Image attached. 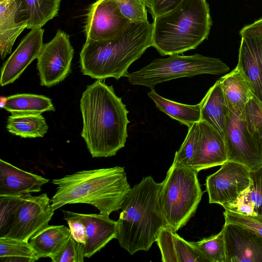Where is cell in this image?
<instances>
[{"instance_id": "obj_1", "label": "cell", "mask_w": 262, "mask_h": 262, "mask_svg": "<svg viewBox=\"0 0 262 262\" xmlns=\"http://www.w3.org/2000/svg\"><path fill=\"white\" fill-rule=\"evenodd\" d=\"M81 136L93 158L115 156L124 147L129 123L128 111L112 85L97 80L82 94Z\"/></svg>"}, {"instance_id": "obj_2", "label": "cell", "mask_w": 262, "mask_h": 262, "mask_svg": "<svg viewBox=\"0 0 262 262\" xmlns=\"http://www.w3.org/2000/svg\"><path fill=\"white\" fill-rule=\"evenodd\" d=\"M56 191L50 199L55 210L71 204L84 203L108 216L121 209L131 189L123 167L81 170L54 179Z\"/></svg>"}, {"instance_id": "obj_3", "label": "cell", "mask_w": 262, "mask_h": 262, "mask_svg": "<svg viewBox=\"0 0 262 262\" xmlns=\"http://www.w3.org/2000/svg\"><path fill=\"white\" fill-rule=\"evenodd\" d=\"M161 187V183L151 176L144 177L131 188L122 203L116 238L130 255L148 251L161 229L167 226L159 202Z\"/></svg>"}, {"instance_id": "obj_4", "label": "cell", "mask_w": 262, "mask_h": 262, "mask_svg": "<svg viewBox=\"0 0 262 262\" xmlns=\"http://www.w3.org/2000/svg\"><path fill=\"white\" fill-rule=\"evenodd\" d=\"M152 46V24L132 23L119 38L104 42L86 39L80 53L82 73L97 80L125 76L129 67Z\"/></svg>"}, {"instance_id": "obj_5", "label": "cell", "mask_w": 262, "mask_h": 262, "mask_svg": "<svg viewBox=\"0 0 262 262\" xmlns=\"http://www.w3.org/2000/svg\"><path fill=\"white\" fill-rule=\"evenodd\" d=\"M152 24V47L164 56L196 48L207 39L212 22L206 0H182Z\"/></svg>"}, {"instance_id": "obj_6", "label": "cell", "mask_w": 262, "mask_h": 262, "mask_svg": "<svg viewBox=\"0 0 262 262\" xmlns=\"http://www.w3.org/2000/svg\"><path fill=\"white\" fill-rule=\"evenodd\" d=\"M203 194L198 172L173 161L159 194L167 226L174 232L184 227L195 214Z\"/></svg>"}, {"instance_id": "obj_7", "label": "cell", "mask_w": 262, "mask_h": 262, "mask_svg": "<svg viewBox=\"0 0 262 262\" xmlns=\"http://www.w3.org/2000/svg\"><path fill=\"white\" fill-rule=\"evenodd\" d=\"M229 67L221 59L200 54L192 55H169L166 58H156L140 70L127 72L124 77L133 85H143L154 90L160 83L181 77H191L208 74L221 75Z\"/></svg>"}, {"instance_id": "obj_8", "label": "cell", "mask_w": 262, "mask_h": 262, "mask_svg": "<svg viewBox=\"0 0 262 262\" xmlns=\"http://www.w3.org/2000/svg\"><path fill=\"white\" fill-rule=\"evenodd\" d=\"M55 210L47 193L16 196L11 225L5 236L29 242L47 227Z\"/></svg>"}, {"instance_id": "obj_9", "label": "cell", "mask_w": 262, "mask_h": 262, "mask_svg": "<svg viewBox=\"0 0 262 262\" xmlns=\"http://www.w3.org/2000/svg\"><path fill=\"white\" fill-rule=\"evenodd\" d=\"M251 183L248 167L228 161L206 178L205 185L209 203L219 204L224 208L230 206L237 201Z\"/></svg>"}, {"instance_id": "obj_10", "label": "cell", "mask_w": 262, "mask_h": 262, "mask_svg": "<svg viewBox=\"0 0 262 262\" xmlns=\"http://www.w3.org/2000/svg\"><path fill=\"white\" fill-rule=\"evenodd\" d=\"M74 53L69 35L59 29L50 41L43 45L37 58L40 85L51 87L63 81L71 71Z\"/></svg>"}, {"instance_id": "obj_11", "label": "cell", "mask_w": 262, "mask_h": 262, "mask_svg": "<svg viewBox=\"0 0 262 262\" xmlns=\"http://www.w3.org/2000/svg\"><path fill=\"white\" fill-rule=\"evenodd\" d=\"M131 24L115 0H97L88 10L84 25L86 39L99 42L116 40Z\"/></svg>"}, {"instance_id": "obj_12", "label": "cell", "mask_w": 262, "mask_h": 262, "mask_svg": "<svg viewBox=\"0 0 262 262\" xmlns=\"http://www.w3.org/2000/svg\"><path fill=\"white\" fill-rule=\"evenodd\" d=\"M224 138L228 161L243 164L250 170L262 165L256 139L248 130L241 114L229 111Z\"/></svg>"}, {"instance_id": "obj_13", "label": "cell", "mask_w": 262, "mask_h": 262, "mask_svg": "<svg viewBox=\"0 0 262 262\" xmlns=\"http://www.w3.org/2000/svg\"><path fill=\"white\" fill-rule=\"evenodd\" d=\"M225 262H262V237L248 228L225 223Z\"/></svg>"}, {"instance_id": "obj_14", "label": "cell", "mask_w": 262, "mask_h": 262, "mask_svg": "<svg viewBox=\"0 0 262 262\" xmlns=\"http://www.w3.org/2000/svg\"><path fill=\"white\" fill-rule=\"evenodd\" d=\"M43 32L42 28L31 29L22 39L2 67L0 78L2 86L13 83L37 58L43 45Z\"/></svg>"}, {"instance_id": "obj_15", "label": "cell", "mask_w": 262, "mask_h": 262, "mask_svg": "<svg viewBox=\"0 0 262 262\" xmlns=\"http://www.w3.org/2000/svg\"><path fill=\"white\" fill-rule=\"evenodd\" d=\"M199 124V137L190 166L198 172L228 161L224 137L204 121L201 120Z\"/></svg>"}, {"instance_id": "obj_16", "label": "cell", "mask_w": 262, "mask_h": 262, "mask_svg": "<svg viewBox=\"0 0 262 262\" xmlns=\"http://www.w3.org/2000/svg\"><path fill=\"white\" fill-rule=\"evenodd\" d=\"M237 66L247 78L255 97L262 103V34L241 35Z\"/></svg>"}, {"instance_id": "obj_17", "label": "cell", "mask_w": 262, "mask_h": 262, "mask_svg": "<svg viewBox=\"0 0 262 262\" xmlns=\"http://www.w3.org/2000/svg\"><path fill=\"white\" fill-rule=\"evenodd\" d=\"M63 219L72 218L82 223L86 229L87 241L84 256L90 258L112 239L116 238L117 221L101 214H83L62 210Z\"/></svg>"}, {"instance_id": "obj_18", "label": "cell", "mask_w": 262, "mask_h": 262, "mask_svg": "<svg viewBox=\"0 0 262 262\" xmlns=\"http://www.w3.org/2000/svg\"><path fill=\"white\" fill-rule=\"evenodd\" d=\"M49 181L0 160V195L19 196L38 192Z\"/></svg>"}, {"instance_id": "obj_19", "label": "cell", "mask_w": 262, "mask_h": 262, "mask_svg": "<svg viewBox=\"0 0 262 262\" xmlns=\"http://www.w3.org/2000/svg\"><path fill=\"white\" fill-rule=\"evenodd\" d=\"M16 18L27 29L41 28L58 13L61 0H14Z\"/></svg>"}, {"instance_id": "obj_20", "label": "cell", "mask_w": 262, "mask_h": 262, "mask_svg": "<svg viewBox=\"0 0 262 262\" xmlns=\"http://www.w3.org/2000/svg\"><path fill=\"white\" fill-rule=\"evenodd\" d=\"M219 81L229 111L241 114L246 103L254 96L244 73L236 66Z\"/></svg>"}, {"instance_id": "obj_21", "label": "cell", "mask_w": 262, "mask_h": 262, "mask_svg": "<svg viewBox=\"0 0 262 262\" xmlns=\"http://www.w3.org/2000/svg\"><path fill=\"white\" fill-rule=\"evenodd\" d=\"M200 104L201 120L206 122L224 137L229 110L219 80L209 89Z\"/></svg>"}, {"instance_id": "obj_22", "label": "cell", "mask_w": 262, "mask_h": 262, "mask_svg": "<svg viewBox=\"0 0 262 262\" xmlns=\"http://www.w3.org/2000/svg\"><path fill=\"white\" fill-rule=\"evenodd\" d=\"M70 235V228L64 225H48L34 235L29 243L39 258H51L61 250Z\"/></svg>"}, {"instance_id": "obj_23", "label": "cell", "mask_w": 262, "mask_h": 262, "mask_svg": "<svg viewBox=\"0 0 262 262\" xmlns=\"http://www.w3.org/2000/svg\"><path fill=\"white\" fill-rule=\"evenodd\" d=\"M27 27L18 22L14 0H0V55L4 59L11 53L12 47L21 33Z\"/></svg>"}, {"instance_id": "obj_24", "label": "cell", "mask_w": 262, "mask_h": 262, "mask_svg": "<svg viewBox=\"0 0 262 262\" xmlns=\"http://www.w3.org/2000/svg\"><path fill=\"white\" fill-rule=\"evenodd\" d=\"M251 183L237 201L225 208L232 212L251 215L262 216V165L250 170Z\"/></svg>"}, {"instance_id": "obj_25", "label": "cell", "mask_w": 262, "mask_h": 262, "mask_svg": "<svg viewBox=\"0 0 262 262\" xmlns=\"http://www.w3.org/2000/svg\"><path fill=\"white\" fill-rule=\"evenodd\" d=\"M3 108L12 115L41 114L55 110L50 98L33 94L9 96L5 98Z\"/></svg>"}, {"instance_id": "obj_26", "label": "cell", "mask_w": 262, "mask_h": 262, "mask_svg": "<svg viewBox=\"0 0 262 262\" xmlns=\"http://www.w3.org/2000/svg\"><path fill=\"white\" fill-rule=\"evenodd\" d=\"M148 96L154 101L157 108L188 128L201 120L200 103L189 105L177 102L160 96L155 90H151Z\"/></svg>"}, {"instance_id": "obj_27", "label": "cell", "mask_w": 262, "mask_h": 262, "mask_svg": "<svg viewBox=\"0 0 262 262\" xmlns=\"http://www.w3.org/2000/svg\"><path fill=\"white\" fill-rule=\"evenodd\" d=\"M6 128L21 138H35L43 137L49 127L41 114L11 115L8 118Z\"/></svg>"}, {"instance_id": "obj_28", "label": "cell", "mask_w": 262, "mask_h": 262, "mask_svg": "<svg viewBox=\"0 0 262 262\" xmlns=\"http://www.w3.org/2000/svg\"><path fill=\"white\" fill-rule=\"evenodd\" d=\"M39 259L29 242L0 236V261L34 262Z\"/></svg>"}, {"instance_id": "obj_29", "label": "cell", "mask_w": 262, "mask_h": 262, "mask_svg": "<svg viewBox=\"0 0 262 262\" xmlns=\"http://www.w3.org/2000/svg\"><path fill=\"white\" fill-rule=\"evenodd\" d=\"M209 262H225V245L223 229L217 234L193 242Z\"/></svg>"}, {"instance_id": "obj_30", "label": "cell", "mask_w": 262, "mask_h": 262, "mask_svg": "<svg viewBox=\"0 0 262 262\" xmlns=\"http://www.w3.org/2000/svg\"><path fill=\"white\" fill-rule=\"evenodd\" d=\"M199 122L188 128L186 138L179 149L176 152L173 162L190 168L199 137Z\"/></svg>"}, {"instance_id": "obj_31", "label": "cell", "mask_w": 262, "mask_h": 262, "mask_svg": "<svg viewBox=\"0 0 262 262\" xmlns=\"http://www.w3.org/2000/svg\"><path fill=\"white\" fill-rule=\"evenodd\" d=\"M241 115L248 130L256 139L262 130V103L253 96L246 103Z\"/></svg>"}, {"instance_id": "obj_32", "label": "cell", "mask_w": 262, "mask_h": 262, "mask_svg": "<svg viewBox=\"0 0 262 262\" xmlns=\"http://www.w3.org/2000/svg\"><path fill=\"white\" fill-rule=\"evenodd\" d=\"M173 237L178 262H209L194 245L173 232Z\"/></svg>"}, {"instance_id": "obj_33", "label": "cell", "mask_w": 262, "mask_h": 262, "mask_svg": "<svg viewBox=\"0 0 262 262\" xmlns=\"http://www.w3.org/2000/svg\"><path fill=\"white\" fill-rule=\"evenodd\" d=\"M85 245L77 242L71 234L61 250L51 257L53 262H83Z\"/></svg>"}, {"instance_id": "obj_34", "label": "cell", "mask_w": 262, "mask_h": 262, "mask_svg": "<svg viewBox=\"0 0 262 262\" xmlns=\"http://www.w3.org/2000/svg\"><path fill=\"white\" fill-rule=\"evenodd\" d=\"M122 15L132 23L148 21L147 10L141 0H115Z\"/></svg>"}, {"instance_id": "obj_35", "label": "cell", "mask_w": 262, "mask_h": 262, "mask_svg": "<svg viewBox=\"0 0 262 262\" xmlns=\"http://www.w3.org/2000/svg\"><path fill=\"white\" fill-rule=\"evenodd\" d=\"M223 214L225 223L246 227L262 237V216L245 215L227 210Z\"/></svg>"}, {"instance_id": "obj_36", "label": "cell", "mask_w": 262, "mask_h": 262, "mask_svg": "<svg viewBox=\"0 0 262 262\" xmlns=\"http://www.w3.org/2000/svg\"><path fill=\"white\" fill-rule=\"evenodd\" d=\"M173 231L168 226L163 228L156 241L163 262H178L173 237Z\"/></svg>"}, {"instance_id": "obj_37", "label": "cell", "mask_w": 262, "mask_h": 262, "mask_svg": "<svg viewBox=\"0 0 262 262\" xmlns=\"http://www.w3.org/2000/svg\"><path fill=\"white\" fill-rule=\"evenodd\" d=\"M182 0H148L147 7L153 19L174 8Z\"/></svg>"}, {"instance_id": "obj_38", "label": "cell", "mask_w": 262, "mask_h": 262, "mask_svg": "<svg viewBox=\"0 0 262 262\" xmlns=\"http://www.w3.org/2000/svg\"><path fill=\"white\" fill-rule=\"evenodd\" d=\"M71 231V234L78 242L85 245L87 241L86 229L84 224L78 220L65 218Z\"/></svg>"}, {"instance_id": "obj_39", "label": "cell", "mask_w": 262, "mask_h": 262, "mask_svg": "<svg viewBox=\"0 0 262 262\" xmlns=\"http://www.w3.org/2000/svg\"><path fill=\"white\" fill-rule=\"evenodd\" d=\"M252 33H259L262 34V18L256 20L254 23L245 26L239 31V35Z\"/></svg>"}, {"instance_id": "obj_40", "label": "cell", "mask_w": 262, "mask_h": 262, "mask_svg": "<svg viewBox=\"0 0 262 262\" xmlns=\"http://www.w3.org/2000/svg\"><path fill=\"white\" fill-rule=\"evenodd\" d=\"M256 140L259 153L262 158V130L256 137Z\"/></svg>"}, {"instance_id": "obj_41", "label": "cell", "mask_w": 262, "mask_h": 262, "mask_svg": "<svg viewBox=\"0 0 262 262\" xmlns=\"http://www.w3.org/2000/svg\"><path fill=\"white\" fill-rule=\"evenodd\" d=\"M142 2L145 4V5L146 6V7H147V1L148 0H141Z\"/></svg>"}]
</instances>
